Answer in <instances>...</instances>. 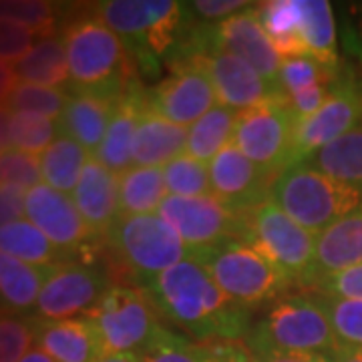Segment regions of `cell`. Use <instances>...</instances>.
I'll list each match as a JSON object with an SVG mask.
<instances>
[{
	"instance_id": "cell-42",
	"label": "cell",
	"mask_w": 362,
	"mask_h": 362,
	"mask_svg": "<svg viewBox=\"0 0 362 362\" xmlns=\"http://www.w3.org/2000/svg\"><path fill=\"white\" fill-rule=\"evenodd\" d=\"M145 362H202L199 346L183 334L165 330L143 354Z\"/></svg>"
},
{
	"instance_id": "cell-32",
	"label": "cell",
	"mask_w": 362,
	"mask_h": 362,
	"mask_svg": "<svg viewBox=\"0 0 362 362\" xmlns=\"http://www.w3.org/2000/svg\"><path fill=\"white\" fill-rule=\"evenodd\" d=\"M90 153L66 135H59L51 147L40 156L42 183L61 194L71 195L77 187L78 177L89 161Z\"/></svg>"
},
{
	"instance_id": "cell-9",
	"label": "cell",
	"mask_w": 362,
	"mask_h": 362,
	"mask_svg": "<svg viewBox=\"0 0 362 362\" xmlns=\"http://www.w3.org/2000/svg\"><path fill=\"white\" fill-rule=\"evenodd\" d=\"M107 354H145L165 332L149 298L135 286H113L90 312Z\"/></svg>"
},
{
	"instance_id": "cell-51",
	"label": "cell",
	"mask_w": 362,
	"mask_h": 362,
	"mask_svg": "<svg viewBox=\"0 0 362 362\" xmlns=\"http://www.w3.org/2000/svg\"><path fill=\"white\" fill-rule=\"evenodd\" d=\"M13 111L8 105H0V147L6 151L11 149V125H13Z\"/></svg>"
},
{
	"instance_id": "cell-43",
	"label": "cell",
	"mask_w": 362,
	"mask_h": 362,
	"mask_svg": "<svg viewBox=\"0 0 362 362\" xmlns=\"http://www.w3.org/2000/svg\"><path fill=\"white\" fill-rule=\"evenodd\" d=\"M40 39L39 33L14 25L8 21H0V61L4 63H18L26 52L30 51Z\"/></svg>"
},
{
	"instance_id": "cell-25",
	"label": "cell",
	"mask_w": 362,
	"mask_h": 362,
	"mask_svg": "<svg viewBox=\"0 0 362 362\" xmlns=\"http://www.w3.org/2000/svg\"><path fill=\"white\" fill-rule=\"evenodd\" d=\"M59 266H33L0 252V302L14 312L35 310L42 288Z\"/></svg>"
},
{
	"instance_id": "cell-16",
	"label": "cell",
	"mask_w": 362,
	"mask_h": 362,
	"mask_svg": "<svg viewBox=\"0 0 362 362\" xmlns=\"http://www.w3.org/2000/svg\"><path fill=\"white\" fill-rule=\"evenodd\" d=\"M276 175L258 168L233 143L226 145L209 161L211 194L238 214H247L270 202V185Z\"/></svg>"
},
{
	"instance_id": "cell-15",
	"label": "cell",
	"mask_w": 362,
	"mask_h": 362,
	"mask_svg": "<svg viewBox=\"0 0 362 362\" xmlns=\"http://www.w3.org/2000/svg\"><path fill=\"white\" fill-rule=\"evenodd\" d=\"M362 123V90L350 78H342L334 85L328 101L314 113L298 121L294 139V163H304L318 149L338 137L356 129Z\"/></svg>"
},
{
	"instance_id": "cell-33",
	"label": "cell",
	"mask_w": 362,
	"mask_h": 362,
	"mask_svg": "<svg viewBox=\"0 0 362 362\" xmlns=\"http://www.w3.org/2000/svg\"><path fill=\"white\" fill-rule=\"evenodd\" d=\"M0 252L33 266H59L65 258V252L26 218L0 228Z\"/></svg>"
},
{
	"instance_id": "cell-30",
	"label": "cell",
	"mask_w": 362,
	"mask_h": 362,
	"mask_svg": "<svg viewBox=\"0 0 362 362\" xmlns=\"http://www.w3.org/2000/svg\"><path fill=\"white\" fill-rule=\"evenodd\" d=\"M238 115L240 111H233L220 103L211 107L206 115L199 117L187 131L185 156L209 163L226 145L232 143Z\"/></svg>"
},
{
	"instance_id": "cell-54",
	"label": "cell",
	"mask_w": 362,
	"mask_h": 362,
	"mask_svg": "<svg viewBox=\"0 0 362 362\" xmlns=\"http://www.w3.org/2000/svg\"><path fill=\"white\" fill-rule=\"evenodd\" d=\"M21 362H54V361H52L51 356H49L45 350H40L39 346H35V349L28 350V354H26L25 358H23Z\"/></svg>"
},
{
	"instance_id": "cell-47",
	"label": "cell",
	"mask_w": 362,
	"mask_h": 362,
	"mask_svg": "<svg viewBox=\"0 0 362 362\" xmlns=\"http://www.w3.org/2000/svg\"><path fill=\"white\" fill-rule=\"evenodd\" d=\"M197 346L202 362H258L246 342H211Z\"/></svg>"
},
{
	"instance_id": "cell-56",
	"label": "cell",
	"mask_w": 362,
	"mask_h": 362,
	"mask_svg": "<svg viewBox=\"0 0 362 362\" xmlns=\"http://www.w3.org/2000/svg\"><path fill=\"white\" fill-rule=\"evenodd\" d=\"M361 90H362V85H361Z\"/></svg>"
},
{
	"instance_id": "cell-24",
	"label": "cell",
	"mask_w": 362,
	"mask_h": 362,
	"mask_svg": "<svg viewBox=\"0 0 362 362\" xmlns=\"http://www.w3.org/2000/svg\"><path fill=\"white\" fill-rule=\"evenodd\" d=\"M117 103L103 101L89 95H69L65 109L57 119L59 135H66L77 141L90 156L103 143L105 133L113 119Z\"/></svg>"
},
{
	"instance_id": "cell-17",
	"label": "cell",
	"mask_w": 362,
	"mask_h": 362,
	"mask_svg": "<svg viewBox=\"0 0 362 362\" xmlns=\"http://www.w3.org/2000/svg\"><path fill=\"white\" fill-rule=\"evenodd\" d=\"M258 2L244 13L233 14L232 18L214 26V45L226 52H232L256 69L282 97L280 89V66L282 57L274 49L270 37L266 35L256 13ZM286 99V97H284Z\"/></svg>"
},
{
	"instance_id": "cell-34",
	"label": "cell",
	"mask_w": 362,
	"mask_h": 362,
	"mask_svg": "<svg viewBox=\"0 0 362 362\" xmlns=\"http://www.w3.org/2000/svg\"><path fill=\"white\" fill-rule=\"evenodd\" d=\"M59 137L57 121L37 113H14L11 125V149L40 157Z\"/></svg>"
},
{
	"instance_id": "cell-20",
	"label": "cell",
	"mask_w": 362,
	"mask_h": 362,
	"mask_svg": "<svg viewBox=\"0 0 362 362\" xmlns=\"http://www.w3.org/2000/svg\"><path fill=\"white\" fill-rule=\"evenodd\" d=\"M73 204L95 235H103L111 230L119 214V175L109 171L90 156L87 165L73 189Z\"/></svg>"
},
{
	"instance_id": "cell-40",
	"label": "cell",
	"mask_w": 362,
	"mask_h": 362,
	"mask_svg": "<svg viewBox=\"0 0 362 362\" xmlns=\"http://www.w3.org/2000/svg\"><path fill=\"white\" fill-rule=\"evenodd\" d=\"M35 349L33 318L0 314V362H21Z\"/></svg>"
},
{
	"instance_id": "cell-36",
	"label": "cell",
	"mask_w": 362,
	"mask_h": 362,
	"mask_svg": "<svg viewBox=\"0 0 362 362\" xmlns=\"http://www.w3.org/2000/svg\"><path fill=\"white\" fill-rule=\"evenodd\" d=\"M163 177L169 195L175 197H202L211 195L209 163L189 156H180L163 168Z\"/></svg>"
},
{
	"instance_id": "cell-52",
	"label": "cell",
	"mask_w": 362,
	"mask_h": 362,
	"mask_svg": "<svg viewBox=\"0 0 362 362\" xmlns=\"http://www.w3.org/2000/svg\"><path fill=\"white\" fill-rule=\"evenodd\" d=\"M328 356H330L332 362H362V350L338 344L337 349L332 350Z\"/></svg>"
},
{
	"instance_id": "cell-4",
	"label": "cell",
	"mask_w": 362,
	"mask_h": 362,
	"mask_svg": "<svg viewBox=\"0 0 362 362\" xmlns=\"http://www.w3.org/2000/svg\"><path fill=\"white\" fill-rule=\"evenodd\" d=\"M270 202L308 232H324L362 207V194L308 163L282 169L270 185Z\"/></svg>"
},
{
	"instance_id": "cell-38",
	"label": "cell",
	"mask_w": 362,
	"mask_h": 362,
	"mask_svg": "<svg viewBox=\"0 0 362 362\" xmlns=\"http://www.w3.org/2000/svg\"><path fill=\"white\" fill-rule=\"evenodd\" d=\"M57 11V4L47 0H0V21L30 28L40 37L52 35Z\"/></svg>"
},
{
	"instance_id": "cell-28",
	"label": "cell",
	"mask_w": 362,
	"mask_h": 362,
	"mask_svg": "<svg viewBox=\"0 0 362 362\" xmlns=\"http://www.w3.org/2000/svg\"><path fill=\"white\" fill-rule=\"evenodd\" d=\"M169 197L163 168H131L119 175V214L145 216Z\"/></svg>"
},
{
	"instance_id": "cell-41",
	"label": "cell",
	"mask_w": 362,
	"mask_h": 362,
	"mask_svg": "<svg viewBox=\"0 0 362 362\" xmlns=\"http://www.w3.org/2000/svg\"><path fill=\"white\" fill-rule=\"evenodd\" d=\"M42 183L40 157L28 156L18 149H6L0 156V185H16L33 189Z\"/></svg>"
},
{
	"instance_id": "cell-53",
	"label": "cell",
	"mask_w": 362,
	"mask_h": 362,
	"mask_svg": "<svg viewBox=\"0 0 362 362\" xmlns=\"http://www.w3.org/2000/svg\"><path fill=\"white\" fill-rule=\"evenodd\" d=\"M97 362H145L143 361V354H105L103 358H99Z\"/></svg>"
},
{
	"instance_id": "cell-21",
	"label": "cell",
	"mask_w": 362,
	"mask_h": 362,
	"mask_svg": "<svg viewBox=\"0 0 362 362\" xmlns=\"http://www.w3.org/2000/svg\"><path fill=\"white\" fill-rule=\"evenodd\" d=\"M362 264V207L316 235L312 284Z\"/></svg>"
},
{
	"instance_id": "cell-31",
	"label": "cell",
	"mask_w": 362,
	"mask_h": 362,
	"mask_svg": "<svg viewBox=\"0 0 362 362\" xmlns=\"http://www.w3.org/2000/svg\"><path fill=\"white\" fill-rule=\"evenodd\" d=\"M256 13L274 49L284 59L306 57L300 40V0H270L258 2Z\"/></svg>"
},
{
	"instance_id": "cell-27",
	"label": "cell",
	"mask_w": 362,
	"mask_h": 362,
	"mask_svg": "<svg viewBox=\"0 0 362 362\" xmlns=\"http://www.w3.org/2000/svg\"><path fill=\"white\" fill-rule=\"evenodd\" d=\"M18 83H33L52 89H69V61L65 40L59 35L40 39L25 57L14 63Z\"/></svg>"
},
{
	"instance_id": "cell-29",
	"label": "cell",
	"mask_w": 362,
	"mask_h": 362,
	"mask_svg": "<svg viewBox=\"0 0 362 362\" xmlns=\"http://www.w3.org/2000/svg\"><path fill=\"white\" fill-rule=\"evenodd\" d=\"M304 163L362 194V123L337 141L318 149Z\"/></svg>"
},
{
	"instance_id": "cell-26",
	"label": "cell",
	"mask_w": 362,
	"mask_h": 362,
	"mask_svg": "<svg viewBox=\"0 0 362 362\" xmlns=\"http://www.w3.org/2000/svg\"><path fill=\"white\" fill-rule=\"evenodd\" d=\"M300 40L306 57L338 69L337 21L328 0H300Z\"/></svg>"
},
{
	"instance_id": "cell-45",
	"label": "cell",
	"mask_w": 362,
	"mask_h": 362,
	"mask_svg": "<svg viewBox=\"0 0 362 362\" xmlns=\"http://www.w3.org/2000/svg\"><path fill=\"white\" fill-rule=\"evenodd\" d=\"M312 292L328 294V296L352 298L362 300V264L354 266L350 270L338 272L332 276H326L312 286Z\"/></svg>"
},
{
	"instance_id": "cell-6",
	"label": "cell",
	"mask_w": 362,
	"mask_h": 362,
	"mask_svg": "<svg viewBox=\"0 0 362 362\" xmlns=\"http://www.w3.org/2000/svg\"><path fill=\"white\" fill-rule=\"evenodd\" d=\"M244 342L302 354H330L338 346L330 320L314 292L274 300Z\"/></svg>"
},
{
	"instance_id": "cell-14",
	"label": "cell",
	"mask_w": 362,
	"mask_h": 362,
	"mask_svg": "<svg viewBox=\"0 0 362 362\" xmlns=\"http://www.w3.org/2000/svg\"><path fill=\"white\" fill-rule=\"evenodd\" d=\"M113 288L105 268L85 262L61 264L40 292L35 306L39 320H69L89 316Z\"/></svg>"
},
{
	"instance_id": "cell-46",
	"label": "cell",
	"mask_w": 362,
	"mask_h": 362,
	"mask_svg": "<svg viewBox=\"0 0 362 362\" xmlns=\"http://www.w3.org/2000/svg\"><path fill=\"white\" fill-rule=\"evenodd\" d=\"M338 81H334V83H320V85L308 87V89L298 90L294 95H288L286 101L290 105V109L294 111L298 121L314 115L328 101V97H330V93H332V89H334V85H337Z\"/></svg>"
},
{
	"instance_id": "cell-8",
	"label": "cell",
	"mask_w": 362,
	"mask_h": 362,
	"mask_svg": "<svg viewBox=\"0 0 362 362\" xmlns=\"http://www.w3.org/2000/svg\"><path fill=\"white\" fill-rule=\"evenodd\" d=\"M244 242L262 252L292 286L310 288L316 233L302 228L280 207L266 202L247 211Z\"/></svg>"
},
{
	"instance_id": "cell-19",
	"label": "cell",
	"mask_w": 362,
	"mask_h": 362,
	"mask_svg": "<svg viewBox=\"0 0 362 362\" xmlns=\"http://www.w3.org/2000/svg\"><path fill=\"white\" fill-rule=\"evenodd\" d=\"M35 322V346L54 362H97L107 354L103 337L89 316Z\"/></svg>"
},
{
	"instance_id": "cell-39",
	"label": "cell",
	"mask_w": 362,
	"mask_h": 362,
	"mask_svg": "<svg viewBox=\"0 0 362 362\" xmlns=\"http://www.w3.org/2000/svg\"><path fill=\"white\" fill-rule=\"evenodd\" d=\"M338 78H340L338 69L322 65L312 57L284 59L280 66V89L284 93V97L314 87V85H320V83H334Z\"/></svg>"
},
{
	"instance_id": "cell-35",
	"label": "cell",
	"mask_w": 362,
	"mask_h": 362,
	"mask_svg": "<svg viewBox=\"0 0 362 362\" xmlns=\"http://www.w3.org/2000/svg\"><path fill=\"white\" fill-rule=\"evenodd\" d=\"M314 294L322 304L338 344L362 350V300Z\"/></svg>"
},
{
	"instance_id": "cell-23",
	"label": "cell",
	"mask_w": 362,
	"mask_h": 362,
	"mask_svg": "<svg viewBox=\"0 0 362 362\" xmlns=\"http://www.w3.org/2000/svg\"><path fill=\"white\" fill-rule=\"evenodd\" d=\"M143 109H145V89L131 85L127 93L121 97V101L117 103L103 143L93 153L99 163H103L105 168L117 175L131 169L133 139H135V131L139 125Z\"/></svg>"
},
{
	"instance_id": "cell-11",
	"label": "cell",
	"mask_w": 362,
	"mask_h": 362,
	"mask_svg": "<svg viewBox=\"0 0 362 362\" xmlns=\"http://www.w3.org/2000/svg\"><path fill=\"white\" fill-rule=\"evenodd\" d=\"M192 57H197L206 66L218 103L223 107L242 113L272 99H284L246 61L214 45V26H197L192 42Z\"/></svg>"
},
{
	"instance_id": "cell-22",
	"label": "cell",
	"mask_w": 362,
	"mask_h": 362,
	"mask_svg": "<svg viewBox=\"0 0 362 362\" xmlns=\"http://www.w3.org/2000/svg\"><path fill=\"white\" fill-rule=\"evenodd\" d=\"M189 127L175 125L153 111L143 109L133 139L131 168H165L185 153Z\"/></svg>"
},
{
	"instance_id": "cell-44",
	"label": "cell",
	"mask_w": 362,
	"mask_h": 362,
	"mask_svg": "<svg viewBox=\"0 0 362 362\" xmlns=\"http://www.w3.org/2000/svg\"><path fill=\"white\" fill-rule=\"evenodd\" d=\"M254 4L256 2H246V0H195V2H187V11L194 18H197V23L206 26H218L223 21L232 18L233 14L252 8Z\"/></svg>"
},
{
	"instance_id": "cell-2",
	"label": "cell",
	"mask_w": 362,
	"mask_h": 362,
	"mask_svg": "<svg viewBox=\"0 0 362 362\" xmlns=\"http://www.w3.org/2000/svg\"><path fill=\"white\" fill-rule=\"evenodd\" d=\"M93 13L109 26L135 65L156 75L165 59H173L194 28L187 2L175 0H107Z\"/></svg>"
},
{
	"instance_id": "cell-18",
	"label": "cell",
	"mask_w": 362,
	"mask_h": 362,
	"mask_svg": "<svg viewBox=\"0 0 362 362\" xmlns=\"http://www.w3.org/2000/svg\"><path fill=\"white\" fill-rule=\"evenodd\" d=\"M25 218L65 254L78 250L95 235L78 214L73 197L45 183L26 192Z\"/></svg>"
},
{
	"instance_id": "cell-48",
	"label": "cell",
	"mask_w": 362,
	"mask_h": 362,
	"mask_svg": "<svg viewBox=\"0 0 362 362\" xmlns=\"http://www.w3.org/2000/svg\"><path fill=\"white\" fill-rule=\"evenodd\" d=\"M26 189L16 185H0V228L25 220Z\"/></svg>"
},
{
	"instance_id": "cell-13",
	"label": "cell",
	"mask_w": 362,
	"mask_h": 362,
	"mask_svg": "<svg viewBox=\"0 0 362 362\" xmlns=\"http://www.w3.org/2000/svg\"><path fill=\"white\" fill-rule=\"evenodd\" d=\"M149 111L181 127H192L218 105L216 89L206 66L197 57L177 59L171 63V73L151 90H145Z\"/></svg>"
},
{
	"instance_id": "cell-55",
	"label": "cell",
	"mask_w": 362,
	"mask_h": 362,
	"mask_svg": "<svg viewBox=\"0 0 362 362\" xmlns=\"http://www.w3.org/2000/svg\"><path fill=\"white\" fill-rule=\"evenodd\" d=\"M2 151H4V149H2V147H0V156H2Z\"/></svg>"
},
{
	"instance_id": "cell-3",
	"label": "cell",
	"mask_w": 362,
	"mask_h": 362,
	"mask_svg": "<svg viewBox=\"0 0 362 362\" xmlns=\"http://www.w3.org/2000/svg\"><path fill=\"white\" fill-rule=\"evenodd\" d=\"M69 61V95L119 103L131 87V57L115 33L90 11L63 30Z\"/></svg>"
},
{
	"instance_id": "cell-7",
	"label": "cell",
	"mask_w": 362,
	"mask_h": 362,
	"mask_svg": "<svg viewBox=\"0 0 362 362\" xmlns=\"http://www.w3.org/2000/svg\"><path fill=\"white\" fill-rule=\"evenodd\" d=\"M105 242L115 258L131 272L135 284L173 268L180 262L194 259V252L157 214L119 216L111 230L105 233Z\"/></svg>"
},
{
	"instance_id": "cell-49",
	"label": "cell",
	"mask_w": 362,
	"mask_h": 362,
	"mask_svg": "<svg viewBox=\"0 0 362 362\" xmlns=\"http://www.w3.org/2000/svg\"><path fill=\"white\" fill-rule=\"evenodd\" d=\"M258 362H332L328 354H302V352H282L262 344H246Z\"/></svg>"
},
{
	"instance_id": "cell-50",
	"label": "cell",
	"mask_w": 362,
	"mask_h": 362,
	"mask_svg": "<svg viewBox=\"0 0 362 362\" xmlns=\"http://www.w3.org/2000/svg\"><path fill=\"white\" fill-rule=\"evenodd\" d=\"M16 85H18V77L14 73L13 63L0 61V105H6Z\"/></svg>"
},
{
	"instance_id": "cell-5",
	"label": "cell",
	"mask_w": 362,
	"mask_h": 362,
	"mask_svg": "<svg viewBox=\"0 0 362 362\" xmlns=\"http://www.w3.org/2000/svg\"><path fill=\"white\" fill-rule=\"evenodd\" d=\"M221 292L233 302L256 308L288 294L292 282L270 259L244 240H228L195 254Z\"/></svg>"
},
{
	"instance_id": "cell-1",
	"label": "cell",
	"mask_w": 362,
	"mask_h": 362,
	"mask_svg": "<svg viewBox=\"0 0 362 362\" xmlns=\"http://www.w3.org/2000/svg\"><path fill=\"white\" fill-rule=\"evenodd\" d=\"M135 288L149 298L157 314L185 330L195 344L244 342L252 330V308L226 296L195 259L145 278Z\"/></svg>"
},
{
	"instance_id": "cell-12",
	"label": "cell",
	"mask_w": 362,
	"mask_h": 362,
	"mask_svg": "<svg viewBox=\"0 0 362 362\" xmlns=\"http://www.w3.org/2000/svg\"><path fill=\"white\" fill-rule=\"evenodd\" d=\"M157 216L177 232L183 244L194 252V258L197 252L221 242L244 240L246 233V214L223 206L214 194L202 197L169 195L157 209Z\"/></svg>"
},
{
	"instance_id": "cell-37",
	"label": "cell",
	"mask_w": 362,
	"mask_h": 362,
	"mask_svg": "<svg viewBox=\"0 0 362 362\" xmlns=\"http://www.w3.org/2000/svg\"><path fill=\"white\" fill-rule=\"evenodd\" d=\"M69 101V93L63 89H52V87H42V85H33V83H18L8 97V109L13 113H37V115L49 117V119H59L63 109Z\"/></svg>"
},
{
	"instance_id": "cell-10",
	"label": "cell",
	"mask_w": 362,
	"mask_h": 362,
	"mask_svg": "<svg viewBox=\"0 0 362 362\" xmlns=\"http://www.w3.org/2000/svg\"><path fill=\"white\" fill-rule=\"evenodd\" d=\"M298 119L286 99H272L238 115L232 143L258 168L278 175L292 165Z\"/></svg>"
}]
</instances>
